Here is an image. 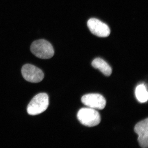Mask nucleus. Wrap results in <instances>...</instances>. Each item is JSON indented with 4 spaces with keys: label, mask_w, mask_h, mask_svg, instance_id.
Listing matches in <instances>:
<instances>
[{
    "label": "nucleus",
    "mask_w": 148,
    "mask_h": 148,
    "mask_svg": "<svg viewBox=\"0 0 148 148\" xmlns=\"http://www.w3.org/2000/svg\"><path fill=\"white\" fill-rule=\"evenodd\" d=\"M77 118L82 124L87 127L96 126L101 121L98 111L89 108L81 109L77 114Z\"/></svg>",
    "instance_id": "obj_3"
},
{
    "label": "nucleus",
    "mask_w": 148,
    "mask_h": 148,
    "mask_svg": "<svg viewBox=\"0 0 148 148\" xmlns=\"http://www.w3.org/2000/svg\"><path fill=\"white\" fill-rule=\"evenodd\" d=\"M49 105V96L45 93L36 95L27 106L28 113L31 115H37L46 110Z\"/></svg>",
    "instance_id": "obj_2"
},
{
    "label": "nucleus",
    "mask_w": 148,
    "mask_h": 148,
    "mask_svg": "<svg viewBox=\"0 0 148 148\" xmlns=\"http://www.w3.org/2000/svg\"><path fill=\"white\" fill-rule=\"evenodd\" d=\"M87 26L93 34L99 37L109 36L110 30L107 24L96 18H91L87 22Z\"/></svg>",
    "instance_id": "obj_5"
},
{
    "label": "nucleus",
    "mask_w": 148,
    "mask_h": 148,
    "mask_svg": "<svg viewBox=\"0 0 148 148\" xmlns=\"http://www.w3.org/2000/svg\"><path fill=\"white\" fill-rule=\"evenodd\" d=\"M138 135V141L140 147L143 148L148 147V119L138 123L134 128Z\"/></svg>",
    "instance_id": "obj_7"
},
{
    "label": "nucleus",
    "mask_w": 148,
    "mask_h": 148,
    "mask_svg": "<svg viewBox=\"0 0 148 148\" xmlns=\"http://www.w3.org/2000/svg\"><path fill=\"white\" fill-rule=\"evenodd\" d=\"M21 73L24 79L32 83L40 82L44 77L41 69L30 64H26L22 67Z\"/></svg>",
    "instance_id": "obj_4"
},
{
    "label": "nucleus",
    "mask_w": 148,
    "mask_h": 148,
    "mask_svg": "<svg viewBox=\"0 0 148 148\" xmlns=\"http://www.w3.org/2000/svg\"><path fill=\"white\" fill-rule=\"evenodd\" d=\"M135 95L140 103H144L147 101L148 92L145 85L143 84L137 86L135 89Z\"/></svg>",
    "instance_id": "obj_9"
},
{
    "label": "nucleus",
    "mask_w": 148,
    "mask_h": 148,
    "mask_svg": "<svg viewBox=\"0 0 148 148\" xmlns=\"http://www.w3.org/2000/svg\"><path fill=\"white\" fill-rule=\"evenodd\" d=\"M81 101L86 106L95 110H103L106 106V99L103 95L98 93H91L84 95Z\"/></svg>",
    "instance_id": "obj_6"
},
{
    "label": "nucleus",
    "mask_w": 148,
    "mask_h": 148,
    "mask_svg": "<svg viewBox=\"0 0 148 148\" xmlns=\"http://www.w3.org/2000/svg\"><path fill=\"white\" fill-rule=\"evenodd\" d=\"M92 66L95 69H98L107 76H109L112 74V68L106 61L102 58H95L92 61Z\"/></svg>",
    "instance_id": "obj_8"
},
{
    "label": "nucleus",
    "mask_w": 148,
    "mask_h": 148,
    "mask_svg": "<svg viewBox=\"0 0 148 148\" xmlns=\"http://www.w3.org/2000/svg\"><path fill=\"white\" fill-rule=\"evenodd\" d=\"M31 52L38 58L49 59L54 54L53 46L49 42L44 39L34 41L31 45Z\"/></svg>",
    "instance_id": "obj_1"
}]
</instances>
